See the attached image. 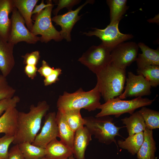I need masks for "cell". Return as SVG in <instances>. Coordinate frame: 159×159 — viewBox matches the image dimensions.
<instances>
[{
  "mask_svg": "<svg viewBox=\"0 0 159 159\" xmlns=\"http://www.w3.org/2000/svg\"><path fill=\"white\" fill-rule=\"evenodd\" d=\"M54 4L50 0L49 5L33 18L35 20L31 32L35 36L40 35V41L47 43L52 40L61 41L63 38L59 32L54 27L52 23L51 13Z\"/></svg>",
  "mask_w": 159,
  "mask_h": 159,
  "instance_id": "obj_6",
  "label": "cell"
},
{
  "mask_svg": "<svg viewBox=\"0 0 159 159\" xmlns=\"http://www.w3.org/2000/svg\"><path fill=\"white\" fill-rule=\"evenodd\" d=\"M21 57L24 59V64L37 66L40 58V52L39 51H35L27 53Z\"/></svg>",
  "mask_w": 159,
  "mask_h": 159,
  "instance_id": "obj_34",
  "label": "cell"
},
{
  "mask_svg": "<svg viewBox=\"0 0 159 159\" xmlns=\"http://www.w3.org/2000/svg\"><path fill=\"white\" fill-rule=\"evenodd\" d=\"M73 155V150L57 138L50 142L45 148V159H65Z\"/></svg>",
  "mask_w": 159,
  "mask_h": 159,
  "instance_id": "obj_18",
  "label": "cell"
},
{
  "mask_svg": "<svg viewBox=\"0 0 159 159\" xmlns=\"http://www.w3.org/2000/svg\"><path fill=\"white\" fill-rule=\"evenodd\" d=\"M56 114L55 112H53L45 115L42 130L36 136L32 143L33 145L45 148L50 142L58 137Z\"/></svg>",
  "mask_w": 159,
  "mask_h": 159,
  "instance_id": "obj_13",
  "label": "cell"
},
{
  "mask_svg": "<svg viewBox=\"0 0 159 159\" xmlns=\"http://www.w3.org/2000/svg\"><path fill=\"white\" fill-rule=\"evenodd\" d=\"M8 159H25L18 144L15 145L9 151Z\"/></svg>",
  "mask_w": 159,
  "mask_h": 159,
  "instance_id": "obj_37",
  "label": "cell"
},
{
  "mask_svg": "<svg viewBox=\"0 0 159 159\" xmlns=\"http://www.w3.org/2000/svg\"><path fill=\"white\" fill-rule=\"evenodd\" d=\"M58 137L60 140L73 150L75 132L67 123L62 113L58 110L56 114Z\"/></svg>",
  "mask_w": 159,
  "mask_h": 159,
  "instance_id": "obj_21",
  "label": "cell"
},
{
  "mask_svg": "<svg viewBox=\"0 0 159 159\" xmlns=\"http://www.w3.org/2000/svg\"><path fill=\"white\" fill-rule=\"evenodd\" d=\"M12 12L11 26L8 42L14 45L21 42L34 44L40 41V37L34 35L25 26V21L17 9L14 7Z\"/></svg>",
  "mask_w": 159,
  "mask_h": 159,
  "instance_id": "obj_9",
  "label": "cell"
},
{
  "mask_svg": "<svg viewBox=\"0 0 159 159\" xmlns=\"http://www.w3.org/2000/svg\"><path fill=\"white\" fill-rule=\"evenodd\" d=\"M159 14L156 15L153 18L150 19L148 20V21L150 23H156L159 24Z\"/></svg>",
  "mask_w": 159,
  "mask_h": 159,
  "instance_id": "obj_40",
  "label": "cell"
},
{
  "mask_svg": "<svg viewBox=\"0 0 159 159\" xmlns=\"http://www.w3.org/2000/svg\"><path fill=\"white\" fill-rule=\"evenodd\" d=\"M67 158H66V159H67ZM41 159H45L44 158Z\"/></svg>",
  "mask_w": 159,
  "mask_h": 159,
  "instance_id": "obj_42",
  "label": "cell"
},
{
  "mask_svg": "<svg viewBox=\"0 0 159 159\" xmlns=\"http://www.w3.org/2000/svg\"><path fill=\"white\" fill-rule=\"evenodd\" d=\"M14 7L13 0H0V37L7 42L11 26L9 15Z\"/></svg>",
  "mask_w": 159,
  "mask_h": 159,
  "instance_id": "obj_16",
  "label": "cell"
},
{
  "mask_svg": "<svg viewBox=\"0 0 159 159\" xmlns=\"http://www.w3.org/2000/svg\"><path fill=\"white\" fill-rule=\"evenodd\" d=\"M25 159H41L45 156V148L25 142L18 144Z\"/></svg>",
  "mask_w": 159,
  "mask_h": 159,
  "instance_id": "obj_26",
  "label": "cell"
},
{
  "mask_svg": "<svg viewBox=\"0 0 159 159\" xmlns=\"http://www.w3.org/2000/svg\"><path fill=\"white\" fill-rule=\"evenodd\" d=\"M97 84L105 102L122 93L126 80L125 69L111 64L96 74Z\"/></svg>",
  "mask_w": 159,
  "mask_h": 159,
  "instance_id": "obj_3",
  "label": "cell"
},
{
  "mask_svg": "<svg viewBox=\"0 0 159 159\" xmlns=\"http://www.w3.org/2000/svg\"><path fill=\"white\" fill-rule=\"evenodd\" d=\"M67 159H75V158L74 157L73 155H72L68 158Z\"/></svg>",
  "mask_w": 159,
  "mask_h": 159,
  "instance_id": "obj_41",
  "label": "cell"
},
{
  "mask_svg": "<svg viewBox=\"0 0 159 159\" xmlns=\"http://www.w3.org/2000/svg\"></svg>",
  "mask_w": 159,
  "mask_h": 159,
  "instance_id": "obj_43",
  "label": "cell"
},
{
  "mask_svg": "<svg viewBox=\"0 0 159 159\" xmlns=\"http://www.w3.org/2000/svg\"><path fill=\"white\" fill-rule=\"evenodd\" d=\"M138 112L143 117L147 128L153 130L159 128L158 111L143 107Z\"/></svg>",
  "mask_w": 159,
  "mask_h": 159,
  "instance_id": "obj_27",
  "label": "cell"
},
{
  "mask_svg": "<svg viewBox=\"0 0 159 159\" xmlns=\"http://www.w3.org/2000/svg\"><path fill=\"white\" fill-rule=\"evenodd\" d=\"M101 95L97 84L92 89L85 91L80 88L73 93L64 91L60 95L57 103L59 110L64 112L84 109L89 112L93 111L101 104Z\"/></svg>",
  "mask_w": 159,
  "mask_h": 159,
  "instance_id": "obj_2",
  "label": "cell"
},
{
  "mask_svg": "<svg viewBox=\"0 0 159 159\" xmlns=\"http://www.w3.org/2000/svg\"><path fill=\"white\" fill-rule=\"evenodd\" d=\"M20 98L18 96L6 98L0 100V116L8 109L16 107L17 104L20 102Z\"/></svg>",
  "mask_w": 159,
  "mask_h": 159,
  "instance_id": "obj_32",
  "label": "cell"
},
{
  "mask_svg": "<svg viewBox=\"0 0 159 159\" xmlns=\"http://www.w3.org/2000/svg\"><path fill=\"white\" fill-rule=\"evenodd\" d=\"M137 73L142 75L150 83L151 87L159 85V66L151 65L137 69Z\"/></svg>",
  "mask_w": 159,
  "mask_h": 159,
  "instance_id": "obj_29",
  "label": "cell"
},
{
  "mask_svg": "<svg viewBox=\"0 0 159 159\" xmlns=\"http://www.w3.org/2000/svg\"><path fill=\"white\" fill-rule=\"evenodd\" d=\"M14 6L16 8L24 18L28 29L31 32L33 26L31 18L33 9L38 0H13Z\"/></svg>",
  "mask_w": 159,
  "mask_h": 159,
  "instance_id": "obj_22",
  "label": "cell"
},
{
  "mask_svg": "<svg viewBox=\"0 0 159 159\" xmlns=\"http://www.w3.org/2000/svg\"><path fill=\"white\" fill-rule=\"evenodd\" d=\"M45 100L39 102L37 105H32L27 113L19 112L17 128L12 143L14 145L28 142L32 143L39 130L42 119L49 109Z\"/></svg>",
  "mask_w": 159,
  "mask_h": 159,
  "instance_id": "obj_1",
  "label": "cell"
},
{
  "mask_svg": "<svg viewBox=\"0 0 159 159\" xmlns=\"http://www.w3.org/2000/svg\"><path fill=\"white\" fill-rule=\"evenodd\" d=\"M139 47L134 42H123L111 52V64L115 66L125 69L137 59Z\"/></svg>",
  "mask_w": 159,
  "mask_h": 159,
  "instance_id": "obj_10",
  "label": "cell"
},
{
  "mask_svg": "<svg viewBox=\"0 0 159 159\" xmlns=\"http://www.w3.org/2000/svg\"><path fill=\"white\" fill-rule=\"evenodd\" d=\"M127 0H107L106 2L110 9V22L113 24L120 22L128 9Z\"/></svg>",
  "mask_w": 159,
  "mask_h": 159,
  "instance_id": "obj_25",
  "label": "cell"
},
{
  "mask_svg": "<svg viewBox=\"0 0 159 159\" xmlns=\"http://www.w3.org/2000/svg\"><path fill=\"white\" fill-rule=\"evenodd\" d=\"M14 45L0 37V70L2 75L5 77L9 74L15 65Z\"/></svg>",
  "mask_w": 159,
  "mask_h": 159,
  "instance_id": "obj_14",
  "label": "cell"
},
{
  "mask_svg": "<svg viewBox=\"0 0 159 159\" xmlns=\"http://www.w3.org/2000/svg\"><path fill=\"white\" fill-rule=\"evenodd\" d=\"M57 1V6L53 10V13L55 15H57L59 11L62 9L67 8L69 11L74 6L78 4L80 0H59Z\"/></svg>",
  "mask_w": 159,
  "mask_h": 159,
  "instance_id": "obj_33",
  "label": "cell"
},
{
  "mask_svg": "<svg viewBox=\"0 0 159 159\" xmlns=\"http://www.w3.org/2000/svg\"><path fill=\"white\" fill-rule=\"evenodd\" d=\"M38 69L37 66L32 65H26L24 68V72L28 77L33 80L37 75Z\"/></svg>",
  "mask_w": 159,
  "mask_h": 159,
  "instance_id": "obj_38",
  "label": "cell"
},
{
  "mask_svg": "<svg viewBox=\"0 0 159 159\" xmlns=\"http://www.w3.org/2000/svg\"><path fill=\"white\" fill-rule=\"evenodd\" d=\"M14 139V136L5 135L0 138V159H8L9 147Z\"/></svg>",
  "mask_w": 159,
  "mask_h": 159,
  "instance_id": "obj_31",
  "label": "cell"
},
{
  "mask_svg": "<svg viewBox=\"0 0 159 159\" xmlns=\"http://www.w3.org/2000/svg\"><path fill=\"white\" fill-rule=\"evenodd\" d=\"M83 118L84 125L99 142L107 145L114 142L117 146L115 137L121 136L119 131L122 127L116 126L112 118L107 115L98 117L88 116Z\"/></svg>",
  "mask_w": 159,
  "mask_h": 159,
  "instance_id": "obj_4",
  "label": "cell"
},
{
  "mask_svg": "<svg viewBox=\"0 0 159 159\" xmlns=\"http://www.w3.org/2000/svg\"><path fill=\"white\" fill-rule=\"evenodd\" d=\"M50 0L48 1L47 4L44 3L43 0H42L41 3L38 5H36L32 12L33 14H38L42 11L45 8L48 6L50 3Z\"/></svg>",
  "mask_w": 159,
  "mask_h": 159,
  "instance_id": "obj_39",
  "label": "cell"
},
{
  "mask_svg": "<svg viewBox=\"0 0 159 159\" xmlns=\"http://www.w3.org/2000/svg\"><path fill=\"white\" fill-rule=\"evenodd\" d=\"M62 73V70L60 68L54 69L53 72L49 75L44 78L43 83L45 86H47L56 83L59 80V77Z\"/></svg>",
  "mask_w": 159,
  "mask_h": 159,
  "instance_id": "obj_35",
  "label": "cell"
},
{
  "mask_svg": "<svg viewBox=\"0 0 159 159\" xmlns=\"http://www.w3.org/2000/svg\"><path fill=\"white\" fill-rule=\"evenodd\" d=\"M16 92L15 89L8 84L6 77L0 74V100L13 97Z\"/></svg>",
  "mask_w": 159,
  "mask_h": 159,
  "instance_id": "obj_30",
  "label": "cell"
},
{
  "mask_svg": "<svg viewBox=\"0 0 159 159\" xmlns=\"http://www.w3.org/2000/svg\"><path fill=\"white\" fill-rule=\"evenodd\" d=\"M144 140L143 132L129 136L125 140H118L117 145L122 148L127 150L131 155L137 154Z\"/></svg>",
  "mask_w": 159,
  "mask_h": 159,
  "instance_id": "obj_24",
  "label": "cell"
},
{
  "mask_svg": "<svg viewBox=\"0 0 159 159\" xmlns=\"http://www.w3.org/2000/svg\"><path fill=\"white\" fill-rule=\"evenodd\" d=\"M155 99L138 97L131 100H124L117 97L101 104L97 108L101 111L95 117L114 115L115 117L118 118L125 113H128L131 115L136 109L151 105Z\"/></svg>",
  "mask_w": 159,
  "mask_h": 159,
  "instance_id": "obj_5",
  "label": "cell"
},
{
  "mask_svg": "<svg viewBox=\"0 0 159 159\" xmlns=\"http://www.w3.org/2000/svg\"><path fill=\"white\" fill-rule=\"evenodd\" d=\"M111 52L101 43L90 47L78 61L96 74L111 63Z\"/></svg>",
  "mask_w": 159,
  "mask_h": 159,
  "instance_id": "obj_7",
  "label": "cell"
},
{
  "mask_svg": "<svg viewBox=\"0 0 159 159\" xmlns=\"http://www.w3.org/2000/svg\"><path fill=\"white\" fill-rule=\"evenodd\" d=\"M138 44L142 52L138 54L136 60L138 69L151 65L159 66V48L152 49L141 42Z\"/></svg>",
  "mask_w": 159,
  "mask_h": 159,
  "instance_id": "obj_17",
  "label": "cell"
},
{
  "mask_svg": "<svg viewBox=\"0 0 159 159\" xmlns=\"http://www.w3.org/2000/svg\"><path fill=\"white\" fill-rule=\"evenodd\" d=\"M94 2V0H87L76 9L68 11L62 14L55 15L52 18V21L61 27V30L59 32L63 39L67 42L71 41V33L72 29L81 16L78 15L79 12L87 4L93 3Z\"/></svg>",
  "mask_w": 159,
  "mask_h": 159,
  "instance_id": "obj_12",
  "label": "cell"
},
{
  "mask_svg": "<svg viewBox=\"0 0 159 159\" xmlns=\"http://www.w3.org/2000/svg\"><path fill=\"white\" fill-rule=\"evenodd\" d=\"M143 133L144 141L137 153V158L138 159H155L156 143L153 137V130L146 127Z\"/></svg>",
  "mask_w": 159,
  "mask_h": 159,
  "instance_id": "obj_20",
  "label": "cell"
},
{
  "mask_svg": "<svg viewBox=\"0 0 159 159\" xmlns=\"http://www.w3.org/2000/svg\"></svg>",
  "mask_w": 159,
  "mask_h": 159,
  "instance_id": "obj_44",
  "label": "cell"
},
{
  "mask_svg": "<svg viewBox=\"0 0 159 159\" xmlns=\"http://www.w3.org/2000/svg\"><path fill=\"white\" fill-rule=\"evenodd\" d=\"M126 82L124 91L118 96L121 99L129 97H142L151 94V87L142 75H136L129 72Z\"/></svg>",
  "mask_w": 159,
  "mask_h": 159,
  "instance_id": "obj_11",
  "label": "cell"
},
{
  "mask_svg": "<svg viewBox=\"0 0 159 159\" xmlns=\"http://www.w3.org/2000/svg\"><path fill=\"white\" fill-rule=\"evenodd\" d=\"M92 135L84 126L75 132L73 143V155L76 159H85L87 148L92 140Z\"/></svg>",
  "mask_w": 159,
  "mask_h": 159,
  "instance_id": "obj_15",
  "label": "cell"
},
{
  "mask_svg": "<svg viewBox=\"0 0 159 159\" xmlns=\"http://www.w3.org/2000/svg\"><path fill=\"white\" fill-rule=\"evenodd\" d=\"M54 68L51 67L44 60L42 61L41 67L38 69V72L41 76L45 78L51 74L54 71Z\"/></svg>",
  "mask_w": 159,
  "mask_h": 159,
  "instance_id": "obj_36",
  "label": "cell"
},
{
  "mask_svg": "<svg viewBox=\"0 0 159 159\" xmlns=\"http://www.w3.org/2000/svg\"><path fill=\"white\" fill-rule=\"evenodd\" d=\"M119 23L109 24L103 29L93 28V31L84 32L83 34L88 36H95L97 37L102 40L101 43L111 51L120 44L134 37L132 34L121 33L118 28Z\"/></svg>",
  "mask_w": 159,
  "mask_h": 159,
  "instance_id": "obj_8",
  "label": "cell"
},
{
  "mask_svg": "<svg viewBox=\"0 0 159 159\" xmlns=\"http://www.w3.org/2000/svg\"><path fill=\"white\" fill-rule=\"evenodd\" d=\"M125 125L129 136L143 132L146 128L144 120L138 111L134 112L128 117L121 119Z\"/></svg>",
  "mask_w": 159,
  "mask_h": 159,
  "instance_id": "obj_23",
  "label": "cell"
},
{
  "mask_svg": "<svg viewBox=\"0 0 159 159\" xmlns=\"http://www.w3.org/2000/svg\"><path fill=\"white\" fill-rule=\"evenodd\" d=\"M19 111L16 107L10 108L0 117V133L14 136L17 128Z\"/></svg>",
  "mask_w": 159,
  "mask_h": 159,
  "instance_id": "obj_19",
  "label": "cell"
},
{
  "mask_svg": "<svg viewBox=\"0 0 159 159\" xmlns=\"http://www.w3.org/2000/svg\"><path fill=\"white\" fill-rule=\"evenodd\" d=\"M61 112L68 125L74 132L84 126L85 121L81 115L80 110H72Z\"/></svg>",
  "mask_w": 159,
  "mask_h": 159,
  "instance_id": "obj_28",
  "label": "cell"
}]
</instances>
